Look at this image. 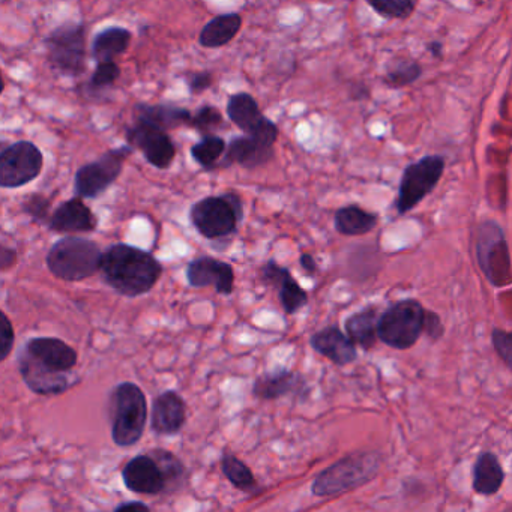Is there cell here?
I'll return each mask as SVG.
<instances>
[{
  "mask_svg": "<svg viewBox=\"0 0 512 512\" xmlns=\"http://www.w3.org/2000/svg\"><path fill=\"white\" fill-rule=\"evenodd\" d=\"M163 271V265L151 253L133 245H112L101 256L100 272L104 281L128 298L151 292Z\"/></svg>",
  "mask_w": 512,
  "mask_h": 512,
  "instance_id": "6da1fadb",
  "label": "cell"
},
{
  "mask_svg": "<svg viewBox=\"0 0 512 512\" xmlns=\"http://www.w3.org/2000/svg\"><path fill=\"white\" fill-rule=\"evenodd\" d=\"M380 466L379 451L352 452L322 470L311 484V493L316 497H331L356 490L376 478Z\"/></svg>",
  "mask_w": 512,
  "mask_h": 512,
  "instance_id": "7a4b0ae2",
  "label": "cell"
},
{
  "mask_svg": "<svg viewBox=\"0 0 512 512\" xmlns=\"http://www.w3.org/2000/svg\"><path fill=\"white\" fill-rule=\"evenodd\" d=\"M109 421L112 439L121 448L136 445L145 433L148 401L136 383H119L109 397Z\"/></svg>",
  "mask_w": 512,
  "mask_h": 512,
  "instance_id": "3957f363",
  "label": "cell"
},
{
  "mask_svg": "<svg viewBox=\"0 0 512 512\" xmlns=\"http://www.w3.org/2000/svg\"><path fill=\"white\" fill-rule=\"evenodd\" d=\"M244 217V202L236 191L203 197L190 209L191 224L209 241H221L235 235Z\"/></svg>",
  "mask_w": 512,
  "mask_h": 512,
  "instance_id": "277c9868",
  "label": "cell"
},
{
  "mask_svg": "<svg viewBox=\"0 0 512 512\" xmlns=\"http://www.w3.org/2000/svg\"><path fill=\"white\" fill-rule=\"evenodd\" d=\"M100 245L91 239L67 236L59 239L47 254V268L59 280L77 283L100 271Z\"/></svg>",
  "mask_w": 512,
  "mask_h": 512,
  "instance_id": "5b68a950",
  "label": "cell"
},
{
  "mask_svg": "<svg viewBox=\"0 0 512 512\" xmlns=\"http://www.w3.org/2000/svg\"><path fill=\"white\" fill-rule=\"evenodd\" d=\"M424 305L406 298L389 305L377 320V338L395 350L412 349L422 335Z\"/></svg>",
  "mask_w": 512,
  "mask_h": 512,
  "instance_id": "8992f818",
  "label": "cell"
},
{
  "mask_svg": "<svg viewBox=\"0 0 512 512\" xmlns=\"http://www.w3.org/2000/svg\"><path fill=\"white\" fill-rule=\"evenodd\" d=\"M445 169V157L437 154L425 155L404 167L398 185L397 200L394 203L398 215L409 214L416 206L421 205L422 200L427 199L436 190Z\"/></svg>",
  "mask_w": 512,
  "mask_h": 512,
  "instance_id": "52a82bcc",
  "label": "cell"
},
{
  "mask_svg": "<svg viewBox=\"0 0 512 512\" xmlns=\"http://www.w3.org/2000/svg\"><path fill=\"white\" fill-rule=\"evenodd\" d=\"M86 35L88 29L83 23H65L50 32L44 44L53 71L67 77H80L86 73Z\"/></svg>",
  "mask_w": 512,
  "mask_h": 512,
  "instance_id": "ba28073f",
  "label": "cell"
},
{
  "mask_svg": "<svg viewBox=\"0 0 512 512\" xmlns=\"http://www.w3.org/2000/svg\"><path fill=\"white\" fill-rule=\"evenodd\" d=\"M134 149L131 146L110 149L98 160L80 167L74 179L77 197L97 199L106 193L121 176L125 161L131 157Z\"/></svg>",
  "mask_w": 512,
  "mask_h": 512,
  "instance_id": "9c48e42d",
  "label": "cell"
},
{
  "mask_svg": "<svg viewBox=\"0 0 512 512\" xmlns=\"http://www.w3.org/2000/svg\"><path fill=\"white\" fill-rule=\"evenodd\" d=\"M476 257L479 268L494 287L508 286L511 280L508 244L496 221H485L478 227Z\"/></svg>",
  "mask_w": 512,
  "mask_h": 512,
  "instance_id": "30bf717a",
  "label": "cell"
},
{
  "mask_svg": "<svg viewBox=\"0 0 512 512\" xmlns=\"http://www.w3.org/2000/svg\"><path fill=\"white\" fill-rule=\"evenodd\" d=\"M43 167V152L34 143H10L0 154V188L25 187L41 175Z\"/></svg>",
  "mask_w": 512,
  "mask_h": 512,
  "instance_id": "8fae6325",
  "label": "cell"
},
{
  "mask_svg": "<svg viewBox=\"0 0 512 512\" xmlns=\"http://www.w3.org/2000/svg\"><path fill=\"white\" fill-rule=\"evenodd\" d=\"M226 115L245 136L257 137L277 145L280 128L262 112L256 98L248 92L230 95Z\"/></svg>",
  "mask_w": 512,
  "mask_h": 512,
  "instance_id": "7c38bea8",
  "label": "cell"
},
{
  "mask_svg": "<svg viewBox=\"0 0 512 512\" xmlns=\"http://www.w3.org/2000/svg\"><path fill=\"white\" fill-rule=\"evenodd\" d=\"M128 146L139 149L145 160L158 170H167L176 158V146L169 131L136 119L127 130Z\"/></svg>",
  "mask_w": 512,
  "mask_h": 512,
  "instance_id": "4fadbf2b",
  "label": "cell"
},
{
  "mask_svg": "<svg viewBox=\"0 0 512 512\" xmlns=\"http://www.w3.org/2000/svg\"><path fill=\"white\" fill-rule=\"evenodd\" d=\"M259 278L263 286L277 290L278 301L284 314H292L301 311L308 304V293L302 289L292 272L286 266H281L275 259H269L259 269Z\"/></svg>",
  "mask_w": 512,
  "mask_h": 512,
  "instance_id": "5bb4252c",
  "label": "cell"
},
{
  "mask_svg": "<svg viewBox=\"0 0 512 512\" xmlns=\"http://www.w3.org/2000/svg\"><path fill=\"white\" fill-rule=\"evenodd\" d=\"M275 157V143L250 136H236L227 143L217 169H230L233 166L245 170H256L271 163Z\"/></svg>",
  "mask_w": 512,
  "mask_h": 512,
  "instance_id": "9a60e30c",
  "label": "cell"
},
{
  "mask_svg": "<svg viewBox=\"0 0 512 512\" xmlns=\"http://www.w3.org/2000/svg\"><path fill=\"white\" fill-rule=\"evenodd\" d=\"M308 394H310V388H308L307 379L298 371H292L286 367L265 371L257 376L253 383V395L257 400L274 401L287 395H295L305 400Z\"/></svg>",
  "mask_w": 512,
  "mask_h": 512,
  "instance_id": "2e32d148",
  "label": "cell"
},
{
  "mask_svg": "<svg viewBox=\"0 0 512 512\" xmlns=\"http://www.w3.org/2000/svg\"><path fill=\"white\" fill-rule=\"evenodd\" d=\"M187 281L196 289L214 287L218 295L229 296L235 290V269L230 263L215 257H196L188 263Z\"/></svg>",
  "mask_w": 512,
  "mask_h": 512,
  "instance_id": "e0dca14e",
  "label": "cell"
},
{
  "mask_svg": "<svg viewBox=\"0 0 512 512\" xmlns=\"http://www.w3.org/2000/svg\"><path fill=\"white\" fill-rule=\"evenodd\" d=\"M23 350L41 367L55 373H70L77 365L76 350L59 338H31Z\"/></svg>",
  "mask_w": 512,
  "mask_h": 512,
  "instance_id": "ac0fdd59",
  "label": "cell"
},
{
  "mask_svg": "<svg viewBox=\"0 0 512 512\" xmlns=\"http://www.w3.org/2000/svg\"><path fill=\"white\" fill-rule=\"evenodd\" d=\"M122 479L125 487L137 494H155L166 493V479L157 461L149 454L137 455L131 458L124 469H122Z\"/></svg>",
  "mask_w": 512,
  "mask_h": 512,
  "instance_id": "d6986e66",
  "label": "cell"
},
{
  "mask_svg": "<svg viewBox=\"0 0 512 512\" xmlns=\"http://www.w3.org/2000/svg\"><path fill=\"white\" fill-rule=\"evenodd\" d=\"M187 422V403L178 392L169 389L155 397L151 427L158 436H175Z\"/></svg>",
  "mask_w": 512,
  "mask_h": 512,
  "instance_id": "ffe728a7",
  "label": "cell"
},
{
  "mask_svg": "<svg viewBox=\"0 0 512 512\" xmlns=\"http://www.w3.org/2000/svg\"><path fill=\"white\" fill-rule=\"evenodd\" d=\"M314 352L331 361L337 367H346L358 359V349L337 325L326 326L310 337Z\"/></svg>",
  "mask_w": 512,
  "mask_h": 512,
  "instance_id": "44dd1931",
  "label": "cell"
},
{
  "mask_svg": "<svg viewBox=\"0 0 512 512\" xmlns=\"http://www.w3.org/2000/svg\"><path fill=\"white\" fill-rule=\"evenodd\" d=\"M97 217L82 197H74L62 203L49 220V227L56 233H91L97 229Z\"/></svg>",
  "mask_w": 512,
  "mask_h": 512,
  "instance_id": "7402d4cb",
  "label": "cell"
},
{
  "mask_svg": "<svg viewBox=\"0 0 512 512\" xmlns=\"http://www.w3.org/2000/svg\"><path fill=\"white\" fill-rule=\"evenodd\" d=\"M19 370L28 388L38 395H61L71 386L67 374L41 367L25 350L19 355Z\"/></svg>",
  "mask_w": 512,
  "mask_h": 512,
  "instance_id": "603a6c76",
  "label": "cell"
},
{
  "mask_svg": "<svg viewBox=\"0 0 512 512\" xmlns=\"http://www.w3.org/2000/svg\"><path fill=\"white\" fill-rule=\"evenodd\" d=\"M506 473L494 452L484 451L472 467V490L479 496H494L505 484Z\"/></svg>",
  "mask_w": 512,
  "mask_h": 512,
  "instance_id": "cb8c5ba5",
  "label": "cell"
},
{
  "mask_svg": "<svg viewBox=\"0 0 512 512\" xmlns=\"http://www.w3.org/2000/svg\"><path fill=\"white\" fill-rule=\"evenodd\" d=\"M242 16L233 13L218 14L209 20L199 34V44L203 49L217 50L232 43L242 29Z\"/></svg>",
  "mask_w": 512,
  "mask_h": 512,
  "instance_id": "d4e9b609",
  "label": "cell"
},
{
  "mask_svg": "<svg viewBox=\"0 0 512 512\" xmlns=\"http://www.w3.org/2000/svg\"><path fill=\"white\" fill-rule=\"evenodd\" d=\"M134 118L170 131L181 127L191 128L193 113L173 104H137L134 107Z\"/></svg>",
  "mask_w": 512,
  "mask_h": 512,
  "instance_id": "484cf974",
  "label": "cell"
},
{
  "mask_svg": "<svg viewBox=\"0 0 512 512\" xmlns=\"http://www.w3.org/2000/svg\"><path fill=\"white\" fill-rule=\"evenodd\" d=\"M379 310L374 305L355 311L344 320V332L350 338L353 344L359 349L368 352L376 346L377 341V320H379Z\"/></svg>",
  "mask_w": 512,
  "mask_h": 512,
  "instance_id": "4316f807",
  "label": "cell"
},
{
  "mask_svg": "<svg viewBox=\"0 0 512 512\" xmlns=\"http://www.w3.org/2000/svg\"><path fill=\"white\" fill-rule=\"evenodd\" d=\"M379 220V215L353 203L335 211L334 227L343 236H364L376 229Z\"/></svg>",
  "mask_w": 512,
  "mask_h": 512,
  "instance_id": "83f0119b",
  "label": "cell"
},
{
  "mask_svg": "<svg viewBox=\"0 0 512 512\" xmlns=\"http://www.w3.org/2000/svg\"><path fill=\"white\" fill-rule=\"evenodd\" d=\"M133 34L125 28H107L97 34L92 43V56L95 61H115L118 56L124 55L130 47Z\"/></svg>",
  "mask_w": 512,
  "mask_h": 512,
  "instance_id": "f1b7e54d",
  "label": "cell"
},
{
  "mask_svg": "<svg viewBox=\"0 0 512 512\" xmlns=\"http://www.w3.org/2000/svg\"><path fill=\"white\" fill-rule=\"evenodd\" d=\"M221 472L226 476L227 481L242 493H257L259 484H257L256 476L253 470L245 464L241 458L230 452H224L220 460Z\"/></svg>",
  "mask_w": 512,
  "mask_h": 512,
  "instance_id": "f546056e",
  "label": "cell"
},
{
  "mask_svg": "<svg viewBox=\"0 0 512 512\" xmlns=\"http://www.w3.org/2000/svg\"><path fill=\"white\" fill-rule=\"evenodd\" d=\"M424 76V68L415 59H395L383 74L382 82L391 89H403L415 85Z\"/></svg>",
  "mask_w": 512,
  "mask_h": 512,
  "instance_id": "4dcf8cb0",
  "label": "cell"
},
{
  "mask_svg": "<svg viewBox=\"0 0 512 512\" xmlns=\"http://www.w3.org/2000/svg\"><path fill=\"white\" fill-rule=\"evenodd\" d=\"M152 458L157 461L166 479V493H175L176 490L182 488L187 481V467L184 466L179 457L167 449H152L149 452Z\"/></svg>",
  "mask_w": 512,
  "mask_h": 512,
  "instance_id": "1f68e13d",
  "label": "cell"
},
{
  "mask_svg": "<svg viewBox=\"0 0 512 512\" xmlns=\"http://www.w3.org/2000/svg\"><path fill=\"white\" fill-rule=\"evenodd\" d=\"M226 146L227 142L223 137L208 134L191 146V157L203 170L211 172V170H217V164L220 163Z\"/></svg>",
  "mask_w": 512,
  "mask_h": 512,
  "instance_id": "d6a6232c",
  "label": "cell"
},
{
  "mask_svg": "<svg viewBox=\"0 0 512 512\" xmlns=\"http://www.w3.org/2000/svg\"><path fill=\"white\" fill-rule=\"evenodd\" d=\"M383 20H406L415 13L419 0H365Z\"/></svg>",
  "mask_w": 512,
  "mask_h": 512,
  "instance_id": "836d02e7",
  "label": "cell"
},
{
  "mask_svg": "<svg viewBox=\"0 0 512 512\" xmlns=\"http://www.w3.org/2000/svg\"><path fill=\"white\" fill-rule=\"evenodd\" d=\"M224 127V115L221 110L215 106L199 107L196 113H193V119H191V128L196 130L197 133L202 136H208V134H215L218 130Z\"/></svg>",
  "mask_w": 512,
  "mask_h": 512,
  "instance_id": "e575fe53",
  "label": "cell"
},
{
  "mask_svg": "<svg viewBox=\"0 0 512 512\" xmlns=\"http://www.w3.org/2000/svg\"><path fill=\"white\" fill-rule=\"evenodd\" d=\"M121 77V68L115 61L98 62L88 86L91 91L100 92L115 85Z\"/></svg>",
  "mask_w": 512,
  "mask_h": 512,
  "instance_id": "d590c367",
  "label": "cell"
},
{
  "mask_svg": "<svg viewBox=\"0 0 512 512\" xmlns=\"http://www.w3.org/2000/svg\"><path fill=\"white\" fill-rule=\"evenodd\" d=\"M491 343H493L494 352L502 359L506 368L512 370V334L505 329L494 328L491 332Z\"/></svg>",
  "mask_w": 512,
  "mask_h": 512,
  "instance_id": "8d00e7d4",
  "label": "cell"
},
{
  "mask_svg": "<svg viewBox=\"0 0 512 512\" xmlns=\"http://www.w3.org/2000/svg\"><path fill=\"white\" fill-rule=\"evenodd\" d=\"M50 206H52V200L49 197L43 194H31L23 202V211L31 215L35 221H44L49 217Z\"/></svg>",
  "mask_w": 512,
  "mask_h": 512,
  "instance_id": "74e56055",
  "label": "cell"
},
{
  "mask_svg": "<svg viewBox=\"0 0 512 512\" xmlns=\"http://www.w3.org/2000/svg\"><path fill=\"white\" fill-rule=\"evenodd\" d=\"M14 341H16V334H14L13 323L4 311H0V362L11 355Z\"/></svg>",
  "mask_w": 512,
  "mask_h": 512,
  "instance_id": "f35d334b",
  "label": "cell"
},
{
  "mask_svg": "<svg viewBox=\"0 0 512 512\" xmlns=\"http://www.w3.org/2000/svg\"><path fill=\"white\" fill-rule=\"evenodd\" d=\"M185 83H187L191 95H200L212 88L214 74L211 71H194V73L187 74Z\"/></svg>",
  "mask_w": 512,
  "mask_h": 512,
  "instance_id": "ab89813d",
  "label": "cell"
},
{
  "mask_svg": "<svg viewBox=\"0 0 512 512\" xmlns=\"http://www.w3.org/2000/svg\"><path fill=\"white\" fill-rule=\"evenodd\" d=\"M422 334L427 335L430 341L436 343L445 335V325H443L442 317L436 311H424V323H422Z\"/></svg>",
  "mask_w": 512,
  "mask_h": 512,
  "instance_id": "60d3db41",
  "label": "cell"
},
{
  "mask_svg": "<svg viewBox=\"0 0 512 512\" xmlns=\"http://www.w3.org/2000/svg\"><path fill=\"white\" fill-rule=\"evenodd\" d=\"M299 265H301L302 271L311 278L319 271V265H317L316 260L308 253L301 254V257H299Z\"/></svg>",
  "mask_w": 512,
  "mask_h": 512,
  "instance_id": "b9f144b4",
  "label": "cell"
},
{
  "mask_svg": "<svg viewBox=\"0 0 512 512\" xmlns=\"http://www.w3.org/2000/svg\"><path fill=\"white\" fill-rule=\"evenodd\" d=\"M16 250L0 245V269H8L16 263Z\"/></svg>",
  "mask_w": 512,
  "mask_h": 512,
  "instance_id": "7bdbcfd3",
  "label": "cell"
},
{
  "mask_svg": "<svg viewBox=\"0 0 512 512\" xmlns=\"http://www.w3.org/2000/svg\"><path fill=\"white\" fill-rule=\"evenodd\" d=\"M425 50H427L431 58L436 59V61H442L443 53H445V47H443L442 41H428V43L425 44Z\"/></svg>",
  "mask_w": 512,
  "mask_h": 512,
  "instance_id": "ee69618b",
  "label": "cell"
},
{
  "mask_svg": "<svg viewBox=\"0 0 512 512\" xmlns=\"http://www.w3.org/2000/svg\"><path fill=\"white\" fill-rule=\"evenodd\" d=\"M137 509H142V511H149V506L143 502H130V503H122L116 508V511H137Z\"/></svg>",
  "mask_w": 512,
  "mask_h": 512,
  "instance_id": "f6af8a7d",
  "label": "cell"
},
{
  "mask_svg": "<svg viewBox=\"0 0 512 512\" xmlns=\"http://www.w3.org/2000/svg\"><path fill=\"white\" fill-rule=\"evenodd\" d=\"M5 91V80L4 76H2V70H0V95Z\"/></svg>",
  "mask_w": 512,
  "mask_h": 512,
  "instance_id": "bcb514c9",
  "label": "cell"
},
{
  "mask_svg": "<svg viewBox=\"0 0 512 512\" xmlns=\"http://www.w3.org/2000/svg\"><path fill=\"white\" fill-rule=\"evenodd\" d=\"M8 145H10V143H8L7 140L0 139V154L5 151Z\"/></svg>",
  "mask_w": 512,
  "mask_h": 512,
  "instance_id": "7dc6e473",
  "label": "cell"
}]
</instances>
